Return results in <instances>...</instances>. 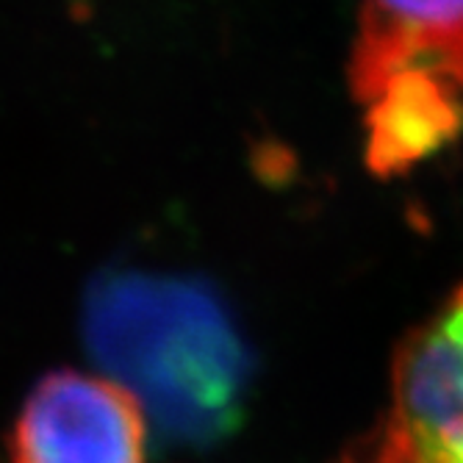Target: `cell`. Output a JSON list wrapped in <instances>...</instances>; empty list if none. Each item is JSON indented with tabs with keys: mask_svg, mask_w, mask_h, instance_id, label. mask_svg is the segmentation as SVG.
Wrapping results in <instances>:
<instances>
[{
	"mask_svg": "<svg viewBox=\"0 0 463 463\" xmlns=\"http://www.w3.org/2000/svg\"><path fill=\"white\" fill-rule=\"evenodd\" d=\"M147 413L114 377L56 372L28 397L14 463H145Z\"/></svg>",
	"mask_w": 463,
	"mask_h": 463,
	"instance_id": "3",
	"label": "cell"
},
{
	"mask_svg": "<svg viewBox=\"0 0 463 463\" xmlns=\"http://www.w3.org/2000/svg\"><path fill=\"white\" fill-rule=\"evenodd\" d=\"M347 78L377 175L439 153L463 131V0H361Z\"/></svg>",
	"mask_w": 463,
	"mask_h": 463,
	"instance_id": "2",
	"label": "cell"
},
{
	"mask_svg": "<svg viewBox=\"0 0 463 463\" xmlns=\"http://www.w3.org/2000/svg\"><path fill=\"white\" fill-rule=\"evenodd\" d=\"M386 430L416 463H463V286L405 339Z\"/></svg>",
	"mask_w": 463,
	"mask_h": 463,
	"instance_id": "4",
	"label": "cell"
},
{
	"mask_svg": "<svg viewBox=\"0 0 463 463\" xmlns=\"http://www.w3.org/2000/svg\"><path fill=\"white\" fill-rule=\"evenodd\" d=\"M92 342L109 377L184 436L233 422L244 386V350L205 291L153 278H117L98 288Z\"/></svg>",
	"mask_w": 463,
	"mask_h": 463,
	"instance_id": "1",
	"label": "cell"
},
{
	"mask_svg": "<svg viewBox=\"0 0 463 463\" xmlns=\"http://www.w3.org/2000/svg\"><path fill=\"white\" fill-rule=\"evenodd\" d=\"M345 463H416L408 449L383 428V433L377 436L372 444H364L361 449H355Z\"/></svg>",
	"mask_w": 463,
	"mask_h": 463,
	"instance_id": "5",
	"label": "cell"
}]
</instances>
